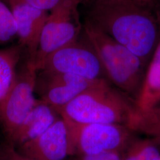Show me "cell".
<instances>
[{"mask_svg": "<svg viewBox=\"0 0 160 160\" xmlns=\"http://www.w3.org/2000/svg\"><path fill=\"white\" fill-rule=\"evenodd\" d=\"M23 49L19 44L0 49V112L16 79Z\"/></svg>", "mask_w": 160, "mask_h": 160, "instance_id": "cell-13", "label": "cell"}, {"mask_svg": "<svg viewBox=\"0 0 160 160\" xmlns=\"http://www.w3.org/2000/svg\"><path fill=\"white\" fill-rule=\"evenodd\" d=\"M0 160H27L12 145L7 143L0 147Z\"/></svg>", "mask_w": 160, "mask_h": 160, "instance_id": "cell-18", "label": "cell"}, {"mask_svg": "<svg viewBox=\"0 0 160 160\" xmlns=\"http://www.w3.org/2000/svg\"><path fill=\"white\" fill-rule=\"evenodd\" d=\"M119 152H104L97 154L81 155L80 160H123V156Z\"/></svg>", "mask_w": 160, "mask_h": 160, "instance_id": "cell-19", "label": "cell"}, {"mask_svg": "<svg viewBox=\"0 0 160 160\" xmlns=\"http://www.w3.org/2000/svg\"><path fill=\"white\" fill-rule=\"evenodd\" d=\"M61 117L57 110L38 99L35 106L19 126L10 142L17 148L39 137Z\"/></svg>", "mask_w": 160, "mask_h": 160, "instance_id": "cell-11", "label": "cell"}, {"mask_svg": "<svg viewBox=\"0 0 160 160\" xmlns=\"http://www.w3.org/2000/svg\"><path fill=\"white\" fill-rule=\"evenodd\" d=\"M135 144L139 160H160L159 147L148 139L145 140L136 139Z\"/></svg>", "mask_w": 160, "mask_h": 160, "instance_id": "cell-16", "label": "cell"}, {"mask_svg": "<svg viewBox=\"0 0 160 160\" xmlns=\"http://www.w3.org/2000/svg\"><path fill=\"white\" fill-rule=\"evenodd\" d=\"M155 14L157 18V20L158 22L160 28V0L157 2V4L155 8Z\"/></svg>", "mask_w": 160, "mask_h": 160, "instance_id": "cell-22", "label": "cell"}, {"mask_svg": "<svg viewBox=\"0 0 160 160\" xmlns=\"http://www.w3.org/2000/svg\"><path fill=\"white\" fill-rule=\"evenodd\" d=\"M86 20L125 46L145 64L160 40L155 12L136 0H90Z\"/></svg>", "mask_w": 160, "mask_h": 160, "instance_id": "cell-1", "label": "cell"}, {"mask_svg": "<svg viewBox=\"0 0 160 160\" xmlns=\"http://www.w3.org/2000/svg\"><path fill=\"white\" fill-rule=\"evenodd\" d=\"M17 24L19 45L26 48L28 60L34 64L40 36L49 14L20 0H8Z\"/></svg>", "mask_w": 160, "mask_h": 160, "instance_id": "cell-10", "label": "cell"}, {"mask_svg": "<svg viewBox=\"0 0 160 160\" xmlns=\"http://www.w3.org/2000/svg\"><path fill=\"white\" fill-rule=\"evenodd\" d=\"M135 140V139H134L129 147L126 149V154L123 156V160H139Z\"/></svg>", "mask_w": 160, "mask_h": 160, "instance_id": "cell-20", "label": "cell"}, {"mask_svg": "<svg viewBox=\"0 0 160 160\" xmlns=\"http://www.w3.org/2000/svg\"><path fill=\"white\" fill-rule=\"evenodd\" d=\"M137 109L123 92L101 80L59 111L65 120L76 124H118L127 126Z\"/></svg>", "mask_w": 160, "mask_h": 160, "instance_id": "cell-2", "label": "cell"}, {"mask_svg": "<svg viewBox=\"0 0 160 160\" xmlns=\"http://www.w3.org/2000/svg\"></svg>", "mask_w": 160, "mask_h": 160, "instance_id": "cell-26", "label": "cell"}, {"mask_svg": "<svg viewBox=\"0 0 160 160\" xmlns=\"http://www.w3.org/2000/svg\"><path fill=\"white\" fill-rule=\"evenodd\" d=\"M41 72V80L37 77L36 91H40V100L58 112L81 94L104 80H88L74 75Z\"/></svg>", "mask_w": 160, "mask_h": 160, "instance_id": "cell-8", "label": "cell"}, {"mask_svg": "<svg viewBox=\"0 0 160 160\" xmlns=\"http://www.w3.org/2000/svg\"><path fill=\"white\" fill-rule=\"evenodd\" d=\"M16 149L27 160H65L70 155L67 122L61 116L39 137Z\"/></svg>", "mask_w": 160, "mask_h": 160, "instance_id": "cell-9", "label": "cell"}, {"mask_svg": "<svg viewBox=\"0 0 160 160\" xmlns=\"http://www.w3.org/2000/svg\"><path fill=\"white\" fill-rule=\"evenodd\" d=\"M141 4L146 6L149 8L153 10L155 12V7L157 4L158 0H136Z\"/></svg>", "mask_w": 160, "mask_h": 160, "instance_id": "cell-21", "label": "cell"}, {"mask_svg": "<svg viewBox=\"0 0 160 160\" xmlns=\"http://www.w3.org/2000/svg\"><path fill=\"white\" fill-rule=\"evenodd\" d=\"M87 42L76 40L53 52L46 57L40 71L74 75L88 80H108L96 53Z\"/></svg>", "mask_w": 160, "mask_h": 160, "instance_id": "cell-7", "label": "cell"}, {"mask_svg": "<svg viewBox=\"0 0 160 160\" xmlns=\"http://www.w3.org/2000/svg\"><path fill=\"white\" fill-rule=\"evenodd\" d=\"M81 2V0H63L49 14L34 59L38 71L41 70L48 55L78 40L82 29L78 10Z\"/></svg>", "mask_w": 160, "mask_h": 160, "instance_id": "cell-5", "label": "cell"}, {"mask_svg": "<svg viewBox=\"0 0 160 160\" xmlns=\"http://www.w3.org/2000/svg\"><path fill=\"white\" fill-rule=\"evenodd\" d=\"M38 72L28 60L22 68L17 70L15 82L0 112V123L8 142L38 100L35 97Z\"/></svg>", "mask_w": 160, "mask_h": 160, "instance_id": "cell-6", "label": "cell"}, {"mask_svg": "<svg viewBox=\"0 0 160 160\" xmlns=\"http://www.w3.org/2000/svg\"><path fill=\"white\" fill-rule=\"evenodd\" d=\"M17 36V24L12 10L0 0V45Z\"/></svg>", "mask_w": 160, "mask_h": 160, "instance_id": "cell-15", "label": "cell"}, {"mask_svg": "<svg viewBox=\"0 0 160 160\" xmlns=\"http://www.w3.org/2000/svg\"><path fill=\"white\" fill-rule=\"evenodd\" d=\"M83 28L86 40L96 53L110 82L135 102L143 82L145 64L88 21Z\"/></svg>", "mask_w": 160, "mask_h": 160, "instance_id": "cell-3", "label": "cell"}, {"mask_svg": "<svg viewBox=\"0 0 160 160\" xmlns=\"http://www.w3.org/2000/svg\"><path fill=\"white\" fill-rule=\"evenodd\" d=\"M159 105H160V103H159V104H158V105H157V106H159Z\"/></svg>", "mask_w": 160, "mask_h": 160, "instance_id": "cell-24", "label": "cell"}, {"mask_svg": "<svg viewBox=\"0 0 160 160\" xmlns=\"http://www.w3.org/2000/svg\"><path fill=\"white\" fill-rule=\"evenodd\" d=\"M127 127L134 133L145 135L160 147V105L145 111L136 109Z\"/></svg>", "mask_w": 160, "mask_h": 160, "instance_id": "cell-14", "label": "cell"}, {"mask_svg": "<svg viewBox=\"0 0 160 160\" xmlns=\"http://www.w3.org/2000/svg\"><path fill=\"white\" fill-rule=\"evenodd\" d=\"M29 6L40 10L48 12L53 10L58 5H59L63 0H20Z\"/></svg>", "mask_w": 160, "mask_h": 160, "instance_id": "cell-17", "label": "cell"}, {"mask_svg": "<svg viewBox=\"0 0 160 160\" xmlns=\"http://www.w3.org/2000/svg\"></svg>", "mask_w": 160, "mask_h": 160, "instance_id": "cell-25", "label": "cell"}, {"mask_svg": "<svg viewBox=\"0 0 160 160\" xmlns=\"http://www.w3.org/2000/svg\"><path fill=\"white\" fill-rule=\"evenodd\" d=\"M82 2H88L90 0H81Z\"/></svg>", "mask_w": 160, "mask_h": 160, "instance_id": "cell-23", "label": "cell"}, {"mask_svg": "<svg viewBox=\"0 0 160 160\" xmlns=\"http://www.w3.org/2000/svg\"><path fill=\"white\" fill-rule=\"evenodd\" d=\"M68 126L70 154H97L104 152H122L134 140L133 132L118 124H76Z\"/></svg>", "mask_w": 160, "mask_h": 160, "instance_id": "cell-4", "label": "cell"}, {"mask_svg": "<svg viewBox=\"0 0 160 160\" xmlns=\"http://www.w3.org/2000/svg\"><path fill=\"white\" fill-rule=\"evenodd\" d=\"M160 103V40L153 52L135 104L141 111L152 109Z\"/></svg>", "mask_w": 160, "mask_h": 160, "instance_id": "cell-12", "label": "cell"}]
</instances>
